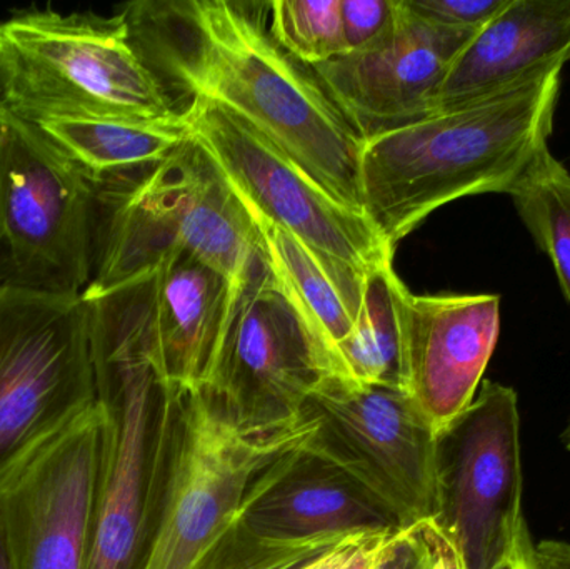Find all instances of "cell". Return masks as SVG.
Returning <instances> with one entry per match:
<instances>
[{
	"label": "cell",
	"mask_w": 570,
	"mask_h": 569,
	"mask_svg": "<svg viewBox=\"0 0 570 569\" xmlns=\"http://www.w3.org/2000/svg\"><path fill=\"white\" fill-rule=\"evenodd\" d=\"M342 540L269 543L254 537L236 521L194 569H298Z\"/></svg>",
	"instance_id": "obj_24"
},
{
	"label": "cell",
	"mask_w": 570,
	"mask_h": 569,
	"mask_svg": "<svg viewBox=\"0 0 570 569\" xmlns=\"http://www.w3.org/2000/svg\"><path fill=\"white\" fill-rule=\"evenodd\" d=\"M0 569H16L9 541H7L6 524H3L2 508H0Z\"/></svg>",
	"instance_id": "obj_30"
},
{
	"label": "cell",
	"mask_w": 570,
	"mask_h": 569,
	"mask_svg": "<svg viewBox=\"0 0 570 569\" xmlns=\"http://www.w3.org/2000/svg\"><path fill=\"white\" fill-rule=\"evenodd\" d=\"M399 0H341L348 52L375 42L394 22Z\"/></svg>",
	"instance_id": "obj_27"
},
{
	"label": "cell",
	"mask_w": 570,
	"mask_h": 569,
	"mask_svg": "<svg viewBox=\"0 0 570 569\" xmlns=\"http://www.w3.org/2000/svg\"><path fill=\"white\" fill-rule=\"evenodd\" d=\"M99 403L0 497L16 569H89L104 453Z\"/></svg>",
	"instance_id": "obj_13"
},
{
	"label": "cell",
	"mask_w": 570,
	"mask_h": 569,
	"mask_svg": "<svg viewBox=\"0 0 570 569\" xmlns=\"http://www.w3.org/2000/svg\"><path fill=\"white\" fill-rule=\"evenodd\" d=\"M375 569H464L435 520L419 521L392 538Z\"/></svg>",
	"instance_id": "obj_25"
},
{
	"label": "cell",
	"mask_w": 570,
	"mask_h": 569,
	"mask_svg": "<svg viewBox=\"0 0 570 569\" xmlns=\"http://www.w3.org/2000/svg\"><path fill=\"white\" fill-rule=\"evenodd\" d=\"M532 569H570V543L544 541L532 550Z\"/></svg>",
	"instance_id": "obj_29"
},
{
	"label": "cell",
	"mask_w": 570,
	"mask_h": 569,
	"mask_svg": "<svg viewBox=\"0 0 570 569\" xmlns=\"http://www.w3.org/2000/svg\"><path fill=\"white\" fill-rule=\"evenodd\" d=\"M96 404L82 294L0 287V497Z\"/></svg>",
	"instance_id": "obj_7"
},
{
	"label": "cell",
	"mask_w": 570,
	"mask_h": 569,
	"mask_svg": "<svg viewBox=\"0 0 570 569\" xmlns=\"http://www.w3.org/2000/svg\"><path fill=\"white\" fill-rule=\"evenodd\" d=\"M570 60V0H509L461 50L432 114L468 106Z\"/></svg>",
	"instance_id": "obj_18"
},
{
	"label": "cell",
	"mask_w": 570,
	"mask_h": 569,
	"mask_svg": "<svg viewBox=\"0 0 570 569\" xmlns=\"http://www.w3.org/2000/svg\"><path fill=\"white\" fill-rule=\"evenodd\" d=\"M422 19L448 29L478 32L494 19L509 0H404Z\"/></svg>",
	"instance_id": "obj_26"
},
{
	"label": "cell",
	"mask_w": 570,
	"mask_h": 569,
	"mask_svg": "<svg viewBox=\"0 0 570 569\" xmlns=\"http://www.w3.org/2000/svg\"><path fill=\"white\" fill-rule=\"evenodd\" d=\"M301 450L377 498L402 528L438 511V431L407 391L322 377L302 411Z\"/></svg>",
	"instance_id": "obj_9"
},
{
	"label": "cell",
	"mask_w": 570,
	"mask_h": 569,
	"mask_svg": "<svg viewBox=\"0 0 570 569\" xmlns=\"http://www.w3.org/2000/svg\"><path fill=\"white\" fill-rule=\"evenodd\" d=\"M120 12L134 47L166 89L179 87L239 117L335 199L364 214L361 136L256 13L226 0L134 2Z\"/></svg>",
	"instance_id": "obj_1"
},
{
	"label": "cell",
	"mask_w": 570,
	"mask_h": 569,
	"mask_svg": "<svg viewBox=\"0 0 570 569\" xmlns=\"http://www.w3.org/2000/svg\"><path fill=\"white\" fill-rule=\"evenodd\" d=\"M331 374L327 354L263 261L234 304L203 393L244 433L274 436L297 430L308 396Z\"/></svg>",
	"instance_id": "obj_12"
},
{
	"label": "cell",
	"mask_w": 570,
	"mask_h": 569,
	"mask_svg": "<svg viewBox=\"0 0 570 569\" xmlns=\"http://www.w3.org/2000/svg\"><path fill=\"white\" fill-rule=\"evenodd\" d=\"M99 183L0 102V287L80 296L96 261Z\"/></svg>",
	"instance_id": "obj_6"
},
{
	"label": "cell",
	"mask_w": 570,
	"mask_h": 569,
	"mask_svg": "<svg viewBox=\"0 0 570 569\" xmlns=\"http://www.w3.org/2000/svg\"><path fill=\"white\" fill-rule=\"evenodd\" d=\"M104 453L89 569H140L166 464L173 393L164 390L122 317L89 306Z\"/></svg>",
	"instance_id": "obj_5"
},
{
	"label": "cell",
	"mask_w": 570,
	"mask_h": 569,
	"mask_svg": "<svg viewBox=\"0 0 570 569\" xmlns=\"http://www.w3.org/2000/svg\"><path fill=\"white\" fill-rule=\"evenodd\" d=\"M100 294L112 297L164 390L206 387L239 300L220 274L174 253L150 273Z\"/></svg>",
	"instance_id": "obj_14"
},
{
	"label": "cell",
	"mask_w": 570,
	"mask_h": 569,
	"mask_svg": "<svg viewBox=\"0 0 570 569\" xmlns=\"http://www.w3.org/2000/svg\"><path fill=\"white\" fill-rule=\"evenodd\" d=\"M237 523L259 540L288 545L404 530L357 481L301 448L259 474Z\"/></svg>",
	"instance_id": "obj_17"
},
{
	"label": "cell",
	"mask_w": 570,
	"mask_h": 569,
	"mask_svg": "<svg viewBox=\"0 0 570 569\" xmlns=\"http://www.w3.org/2000/svg\"><path fill=\"white\" fill-rule=\"evenodd\" d=\"M180 112L189 139L206 153L250 217L287 230L362 276L391 266L394 249L367 217L335 199L259 130L209 100L190 99Z\"/></svg>",
	"instance_id": "obj_10"
},
{
	"label": "cell",
	"mask_w": 570,
	"mask_h": 569,
	"mask_svg": "<svg viewBox=\"0 0 570 569\" xmlns=\"http://www.w3.org/2000/svg\"><path fill=\"white\" fill-rule=\"evenodd\" d=\"M392 303L401 333L402 381L441 433L474 401L501 333L495 294H414L397 274Z\"/></svg>",
	"instance_id": "obj_16"
},
{
	"label": "cell",
	"mask_w": 570,
	"mask_h": 569,
	"mask_svg": "<svg viewBox=\"0 0 570 569\" xmlns=\"http://www.w3.org/2000/svg\"><path fill=\"white\" fill-rule=\"evenodd\" d=\"M474 33L429 22L399 0L394 22L375 42L311 70L367 139L431 116L452 62Z\"/></svg>",
	"instance_id": "obj_15"
},
{
	"label": "cell",
	"mask_w": 570,
	"mask_h": 569,
	"mask_svg": "<svg viewBox=\"0 0 570 569\" xmlns=\"http://www.w3.org/2000/svg\"><path fill=\"white\" fill-rule=\"evenodd\" d=\"M397 533L354 534L298 569H375Z\"/></svg>",
	"instance_id": "obj_28"
},
{
	"label": "cell",
	"mask_w": 570,
	"mask_h": 569,
	"mask_svg": "<svg viewBox=\"0 0 570 569\" xmlns=\"http://www.w3.org/2000/svg\"><path fill=\"white\" fill-rule=\"evenodd\" d=\"M250 219L256 224L264 264L338 376L337 351L357 323L365 276L321 256L274 224Z\"/></svg>",
	"instance_id": "obj_19"
},
{
	"label": "cell",
	"mask_w": 570,
	"mask_h": 569,
	"mask_svg": "<svg viewBox=\"0 0 570 569\" xmlns=\"http://www.w3.org/2000/svg\"><path fill=\"white\" fill-rule=\"evenodd\" d=\"M532 550H534V545H529L524 551L518 555V557L512 558V560L505 561L504 565H501L498 569H532L531 567V555Z\"/></svg>",
	"instance_id": "obj_31"
},
{
	"label": "cell",
	"mask_w": 570,
	"mask_h": 569,
	"mask_svg": "<svg viewBox=\"0 0 570 569\" xmlns=\"http://www.w3.org/2000/svg\"><path fill=\"white\" fill-rule=\"evenodd\" d=\"M267 9L274 42L302 66L312 69L348 53L341 0H277Z\"/></svg>",
	"instance_id": "obj_23"
},
{
	"label": "cell",
	"mask_w": 570,
	"mask_h": 569,
	"mask_svg": "<svg viewBox=\"0 0 570 569\" xmlns=\"http://www.w3.org/2000/svg\"><path fill=\"white\" fill-rule=\"evenodd\" d=\"M307 424L274 436L234 426L203 391L173 393L166 464L140 569H194L230 530L254 481L301 447Z\"/></svg>",
	"instance_id": "obj_8"
},
{
	"label": "cell",
	"mask_w": 570,
	"mask_h": 569,
	"mask_svg": "<svg viewBox=\"0 0 570 569\" xmlns=\"http://www.w3.org/2000/svg\"><path fill=\"white\" fill-rule=\"evenodd\" d=\"M435 523L464 569H498L532 543L522 518L518 394L482 381L438 438Z\"/></svg>",
	"instance_id": "obj_11"
},
{
	"label": "cell",
	"mask_w": 570,
	"mask_h": 569,
	"mask_svg": "<svg viewBox=\"0 0 570 569\" xmlns=\"http://www.w3.org/2000/svg\"><path fill=\"white\" fill-rule=\"evenodd\" d=\"M564 443H566V447H568V450L570 451V426L568 428V430H566Z\"/></svg>",
	"instance_id": "obj_32"
},
{
	"label": "cell",
	"mask_w": 570,
	"mask_h": 569,
	"mask_svg": "<svg viewBox=\"0 0 570 569\" xmlns=\"http://www.w3.org/2000/svg\"><path fill=\"white\" fill-rule=\"evenodd\" d=\"M562 69L362 139V210L384 243L462 197L511 193L549 146Z\"/></svg>",
	"instance_id": "obj_2"
},
{
	"label": "cell",
	"mask_w": 570,
	"mask_h": 569,
	"mask_svg": "<svg viewBox=\"0 0 570 569\" xmlns=\"http://www.w3.org/2000/svg\"><path fill=\"white\" fill-rule=\"evenodd\" d=\"M37 127L97 183L139 167H156L189 139L180 110L170 119H59Z\"/></svg>",
	"instance_id": "obj_20"
},
{
	"label": "cell",
	"mask_w": 570,
	"mask_h": 569,
	"mask_svg": "<svg viewBox=\"0 0 570 569\" xmlns=\"http://www.w3.org/2000/svg\"><path fill=\"white\" fill-rule=\"evenodd\" d=\"M174 253L216 271L236 297L263 263L256 224L190 139L137 179L99 180L96 261L83 293L116 290Z\"/></svg>",
	"instance_id": "obj_3"
},
{
	"label": "cell",
	"mask_w": 570,
	"mask_h": 569,
	"mask_svg": "<svg viewBox=\"0 0 570 569\" xmlns=\"http://www.w3.org/2000/svg\"><path fill=\"white\" fill-rule=\"evenodd\" d=\"M394 273L391 264L365 274L357 323L337 351L338 376L404 390L401 333L391 293Z\"/></svg>",
	"instance_id": "obj_21"
},
{
	"label": "cell",
	"mask_w": 570,
	"mask_h": 569,
	"mask_svg": "<svg viewBox=\"0 0 570 569\" xmlns=\"http://www.w3.org/2000/svg\"><path fill=\"white\" fill-rule=\"evenodd\" d=\"M0 102L27 122L160 120L179 110L122 12H16L0 22Z\"/></svg>",
	"instance_id": "obj_4"
},
{
	"label": "cell",
	"mask_w": 570,
	"mask_h": 569,
	"mask_svg": "<svg viewBox=\"0 0 570 569\" xmlns=\"http://www.w3.org/2000/svg\"><path fill=\"white\" fill-rule=\"evenodd\" d=\"M509 196L539 249L549 256L570 304V173L549 146L514 184Z\"/></svg>",
	"instance_id": "obj_22"
}]
</instances>
